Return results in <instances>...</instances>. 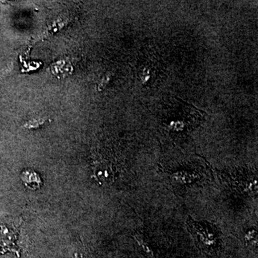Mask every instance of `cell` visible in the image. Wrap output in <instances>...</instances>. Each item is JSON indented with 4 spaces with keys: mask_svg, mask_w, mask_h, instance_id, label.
Returning a JSON list of instances; mask_svg holds the SVG:
<instances>
[{
    "mask_svg": "<svg viewBox=\"0 0 258 258\" xmlns=\"http://www.w3.org/2000/svg\"><path fill=\"white\" fill-rule=\"evenodd\" d=\"M21 179L27 187L30 189H36L41 186L42 181L40 176L34 171H23Z\"/></svg>",
    "mask_w": 258,
    "mask_h": 258,
    "instance_id": "obj_1",
    "label": "cell"
},
{
    "mask_svg": "<svg viewBox=\"0 0 258 258\" xmlns=\"http://www.w3.org/2000/svg\"><path fill=\"white\" fill-rule=\"evenodd\" d=\"M47 122H48V119H47V118H33V119L27 121L26 123L24 124L23 127L26 129L38 128L41 127L42 125H45Z\"/></svg>",
    "mask_w": 258,
    "mask_h": 258,
    "instance_id": "obj_2",
    "label": "cell"
}]
</instances>
